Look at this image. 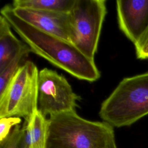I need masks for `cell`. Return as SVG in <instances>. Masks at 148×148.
I'll list each match as a JSON object with an SVG mask.
<instances>
[{
  "label": "cell",
  "mask_w": 148,
  "mask_h": 148,
  "mask_svg": "<svg viewBox=\"0 0 148 148\" xmlns=\"http://www.w3.org/2000/svg\"><path fill=\"white\" fill-rule=\"evenodd\" d=\"M46 148H117L113 127L80 117L76 110L47 119Z\"/></svg>",
  "instance_id": "7a4b0ae2"
},
{
  "label": "cell",
  "mask_w": 148,
  "mask_h": 148,
  "mask_svg": "<svg viewBox=\"0 0 148 148\" xmlns=\"http://www.w3.org/2000/svg\"><path fill=\"white\" fill-rule=\"evenodd\" d=\"M21 118L16 117L0 118V141L5 139L12 129L21 123Z\"/></svg>",
  "instance_id": "5bb4252c"
},
{
  "label": "cell",
  "mask_w": 148,
  "mask_h": 148,
  "mask_svg": "<svg viewBox=\"0 0 148 148\" xmlns=\"http://www.w3.org/2000/svg\"><path fill=\"white\" fill-rule=\"evenodd\" d=\"M116 11L120 29L136 43L148 27V0H118Z\"/></svg>",
  "instance_id": "52a82bcc"
},
{
  "label": "cell",
  "mask_w": 148,
  "mask_h": 148,
  "mask_svg": "<svg viewBox=\"0 0 148 148\" xmlns=\"http://www.w3.org/2000/svg\"><path fill=\"white\" fill-rule=\"evenodd\" d=\"M31 52L30 48L17 55L2 71H0V95L5 91L8 83L18 69L25 61V58Z\"/></svg>",
  "instance_id": "7c38bea8"
},
{
  "label": "cell",
  "mask_w": 148,
  "mask_h": 148,
  "mask_svg": "<svg viewBox=\"0 0 148 148\" xmlns=\"http://www.w3.org/2000/svg\"><path fill=\"white\" fill-rule=\"evenodd\" d=\"M80 99L64 76L47 68L39 71L38 108L44 116L76 110Z\"/></svg>",
  "instance_id": "8992f818"
},
{
  "label": "cell",
  "mask_w": 148,
  "mask_h": 148,
  "mask_svg": "<svg viewBox=\"0 0 148 148\" xmlns=\"http://www.w3.org/2000/svg\"><path fill=\"white\" fill-rule=\"evenodd\" d=\"M1 15L9 23L31 51L78 79L93 82L101 73L94 60L86 56L71 42L40 31L17 17L10 5L4 6Z\"/></svg>",
  "instance_id": "6da1fadb"
},
{
  "label": "cell",
  "mask_w": 148,
  "mask_h": 148,
  "mask_svg": "<svg viewBox=\"0 0 148 148\" xmlns=\"http://www.w3.org/2000/svg\"><path fill=\"white\" fill-rule=\"evenodd\" d=\"M105 0H75L69 13V42L87 57L94 60L106 14Z\"/></svg>",
  "instance_id": "5b68a950"
},
{
  "label": "cell",
  "mask_w": 148,
  "mask_h": 148,
  "mask_svg": "<svg viewBox=\"0 0 148 148\" xmlns=\"http://www.w3.org/2000/svg\"><path fill=\"white\" fill-rule=\"evenodd\" d=\"M0 148H28L24 124L16 125L9 135L0 141Z\"/></svg>",
  "instance_id": "4fadbf2b"
},
{
  "label": "cell",
  "mask_w": 148,
  "mask_h": 148,
  "mask_svg": "<svg viewBox=\"0 0 148 148\" xmlns=\"http://www.w3.org/2000/svg\"><path fill=\"white\" fill-rule=\"evenodd\" d=\"M75 2V0H14L12 6L68 13Z\"/></svg>",
  "instance_id": "8fae6325"
},
{
  "label": "cell",
  "mask_w": 148,
  "mask_h": 148,
  "mask_svg": "<svg viewBox=\"0 0 148 148\" xmlns=\"http://www.w3.org/2000/svg\"><path fill=\"white\" fill-rule=\"evenodd\" d=\"M13 11L17 17L36 28L69 42V13L13 7Z\"/></svg>",
  "instance_id": "ba28073f"
},
{
  "label": "cell",
  "mask_w": 148,
  "mask_h": 148,
  "mask_svg": "<svg viewBox=\"0 0 148 148\" xmlns=\"http://www.w3.org/2000/svg\"><path fill=\"white\" fill-rule=\"evenodd\" d=\"M11 25L2 15L0 16V71H2L17 55L29 49L24 42L12 32Z\"/></svg>",
  "instance_id": "9c48e42d"
},
{
  "label": "cell",
  "mask_w": 148,
  "mask_h": 148,
  "mask_svg": "<svg viewBox=\"0 0 148 148\" xmlns=\"http://www.w3.org/2000/svg\"><path fill=\"white\" fill-rule=\"evenodd\" d=\"M36 65L25 60L0 95V118L16 117L28 121L38 110V77Z\"/></svg>",
  "instance_id": "277c9868"
},
{
  "label": "cell",
  "mask_w": 148,
  "mask_h": 148,
  "mask_svg": "<svg viewBox=\"0 0 148 148\" xmlns=\"http://www.w3.org/2000/svg\"><path fill=\"white\" fill-rule=\"evenodd\" d=\"M134 46L137 58L148 59V27Z\"/></svg>",
  "instance_id": "9a60e30c"
},
{
  "label": "cell",
  "mask_w": 148,
  "mask_h": 148,
  "mask_svg": "<svg viewBox=\"0 0 148 148\" xmlns=\"http://www.w3.org/2000/svg\"><path fill=\"white\" fill-rule=\"evenodd\" d=\"M25 137L28 148H46L47 119L38 110L28 121H24Z\"/></svg>",
  "instance_id": "30bf717a"
},
{
  "label": "cell",
  "mask_w": 148,
  "mask_h": 148,
  "mask_svg": "<svg viewBox=\"0 0 148 148\" xmlns=\"http://www.w3.org/2000/svg\"><path fill=\"white\" fill-rule=\"evenodd\" d=\"M148 114V71L124 78L102 103L99 115L113 127L129 126Z\"/></svg>",
  "instance_id": "3957f363"
}]
</instances>
